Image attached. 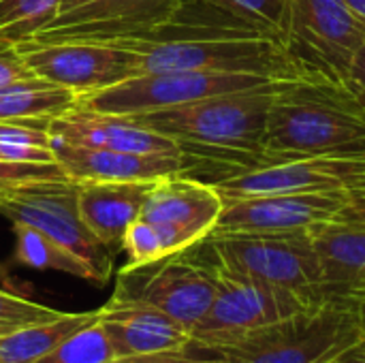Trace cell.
<instances>
[{
  "label": "cell",
  "instance_id": "1",
  "mask_svg": "<svg viewBox=\"0 0 365 363\" xmlns=\"http://www.w3.org/2000/svg\"><path fill=\"white\" fill-rule=\"evenodd\" d=\"M299 79L321 77H284L252 90L130 116V120L178 141L195 178L220 173L216 180L220 182L267 165L261 139L269 109L276 98Z\"/></svg>",
  "mask_w": 365,
  "mask_h": 363
},
{
  "label": "cell",
  "instance_id": "2",
  "mask_svg": "<svg viewBox=\"0 0 365 363\" xmlns=\"http://www.w3.org/2000/svg\"><path fill=\"white\" fill-rule=\"evenodd\" d=\"M261 150L272 165L365 150V107L355 88L331 79L295 81L272 105Z\"/></svg>",
  "mask_w": 365,
  "mask_h": 363
},
{
  "label": "cell",
  "instance_id": "3",
  "mask_svg": "<svg viewBox=\"0 0 365 363\" xmlns=\"http://www.w3.org/2000/svg\"><path fill=\"white\" fill-rule=\"evenodd\" d=\"M364 304L349 293H327L319 304L218 349L222 363H329L359 347Z\"/></svg>",
  "mask_w": 365,
  "mask_h": 363
},
{
  "label": "cell",
  "instance_id": "4",
  "mask_svg": "<svg viewBox=\"0 0 365 363\" xmlns=\"http://www.w3.org/2000/svg\"><path fill=\"white\" fill-rule=\"evenodd\" d=\"M190 250L205 265H210L216 276V297L212 302V308L190 334L192 340L205 347H229L252 332H259L319 304L329 293H306L259 282L207 261L203 255L197 252L195 246H190Z\"/></svg>",
  "mask_w": 365,
  "mask_h": 363
},
{
  "label": "cell",
  "instance_id": "5",
  "mask_svg": "<svg viewBox=\"0 0 365 363\" xmlns=\"http://www.w3.org/2000/svg\"><path fill=\"white\" fill-rule=\"evenodd\" d=\"M207 261L276 287L306 293L325 291L323 267L308 229L276 233H210L195 244Z\"/></svg>",
  "mask_w": 365,
  "mask_h": 363
},
{
  "label": "cell",
  "instance_id": "6",
  "mask_svg": "<svg viewBox=\"0 0 365 363\" xmlns=\"http://www.w3.org/2000/svg\"><path fill=\"white\" fill-rule=\"evenodd\" d=\"M282 75L250 71H178V73H143L115 86L96 90L79 98V107L105 116H139L148 111L188 105L195 101L252 90Z\"/></svg>",
  "mask_w": 365,
  "mask_h": 363
},
{
  "label": "cell",
  "instance_id": "7",
  "mask_svg": "<svg viewBox=\"0 0 365 363\" xmlns=\"http://www.w3.org/2000/svg\"><path fill=\"white\" fill-rule=\"evenodd\" d=\"M111 297L154 308L192 334L212 308L216 276L188 248L145 265H124Z\"/></svg>",
  "mask_w": 365,
  "mask_h": 363
},
{
  "label": "cell",
  "instance_id": "8",
  "mask_svg": "<svg viewBox=\"0 0 365 363\" xmlns=\"http://www.w3.org/2000/svg\"><path fill=\"white\" fill-rule=\"evenodd\" d=\"M182 0H60L56 15L26 43H98L143 39L171 21Z\"/></svg>",
  "mask_w": 365,
  "mask_h": 363
},
{
  "label": "cell",
  "instance_id": "9",
  "mask_svg": "<svg viewBox=\"0 0 365 363\" xmlns=\"http://www.w3.org/2000/svg\"><path fill=\"white\" fill-rule=\"evenodd\" d=\"M0 214L11 225H30L77 257H81L105 285L113 272V255L83 225L77 208V184L71 180L41 182L13 190L0 199Z\"/></svg>",
  "mask_w": 365,
  "mask_h": 363
},
{
  "label": "cell",
  "instance_id": "10",
  "mask_svg": "<svg viewBox=\"0 0 365 363\" xmlns=\"http://www.w3.org/2000/svg\"><path fill=\"white\" fill-rule=\"evenodd\" d=\"M364 43L365 21L344 0H291L287 47L306 73L349 83L351 58Z\"/></svg>",
  "mask_w": 365,
  "mask_h": 363
},
{
  "label": "cell",
  "instance_id": "11",
  "mask_svg": "<svg viewBox=\"0 0 365 363\" xmlns=\"http://www.w3.org/2000/svg\"><path fill=\"white\" fill-rule=\"evenodd\" d=\"M225 203L278 193H351L365 188V150L291 158L212 184Z\"/></svg>",
  "mask_w": 365,
  "mask_h": 363
},
{
  "label": "cell",
  "instance_id": "12",
  "mask_svg": "<svg viewBox=\"0 0 365 363\" xmlns=\"http://www.w3.org/2000/svg\"><path fill=\"white\" fill-rule=\"evenodd\" d=\"M32 75L71 88L81 96L139 75L137 53L98 43H19L15 45Z\"/></svg>",
  "mask_w": 365,
  "mask_h": 363
},
{
  "label": "cell",
  "instance_id": "13",
  "mask_svg": "<svg viewBox=\"0 0 365 363\" xmlns=\"http://www.w3.org/2000/svg\"><path fill=\"white\" fill-rule=\"evenodd\" d=\"M220 212L222 199L212 184L188 175H169L148 186L139 218L158 229L167 255H178L205 240Z\"/></svg>",
  "mask_w": 365,
  "mask_h": 363
},
{
  "label": "cell",
  "instance_id": "14",
  "mask_svg": "<svg viewBox=\"0 0 365 363\" xmlns=\"http://www.w3.org/2000/svg\"><path fill=\"white\" fill-rule=\"evenodd\" d=\"M349 193H278L237 199L222 205L212 233H276L297 231L334 220Z\"/></svg>",
  "mask_w": 365,
  "mask_h": 363
},
{
  "label": "cell",
  "instance_id": "15",
  "mask_svg": "<svg viewBox=\"0 0 365 363\" xmlns=\"http://www.w3.org/2000/svg\"><path fill=\"white\" fill-rule=\"evenodd\" d=\"M53 160L75 182H143L152 184L169 175L186 173L184 154H130L51 139Z\"/></svg>",
  "mask_w": 365,
  "mask_h": 363
},
{
  "label": "cell",
  "instance_id": "16",
  "mask_svg": "<svg viewBox=\"0 0 365 363\" xmlns=\"http://www.w3.org/2000/svg\"><path fill=\"white\" fill-rule=\"evenodd\" d=\"M51 139L115 150V152H130V154H182L178 141L156 131H150L130 118L122 116H105L81 109L79 105L49 122Z\"/></svg>",
  "mask_w": 365,
  "mask_h": 363
},
{
  "label": "cell",
  "instance_id": "17",
  "mask_svg": "<svg viewBox=\"0 0 365 363\" xmlns=\"http://www.w3.org/2000/svg\"><path fill=\"white\" fill-rule=\"evenodd\" d=\"M98 321L109 336L115 357L173 351L192 340L190 334L167 315L113 297L98 308Z\"/></svg>",
  "mask_w": 365,
  "mask_h": 363
},
{
  "label": "cell",
  "instance_id": "18",
  "mask_svg": "<svg viewBox=\"0 0 365 363\" xmlns=\"http://www.w3.org/2000/svg\"><path fill=\"white\" fill-rule=\"evenodd\" d=\"M150 184L83 182L77 184V208L83 225L111 252L120 248L126 229L141 216Z\"/></svg>",
  "mask_w": 365,
  "mask_h": 363
},
{
  "label": "cell",
  "instance_id": "19",
  "mask_svg": "<svg viewBox=\"0 0 365 363\" xmlns=\"http://www.w3.org/2000/svg\"><path fill=\"white\" fill-rule=\"evenodd\" d=\"M323 267L325 291L355 293L365 289V223L325 220L308 227Z\"/></svg>",
  "mask_w": 365,
  "mask_h": 363
},
{
  "label": "cell",
  "instance_id": "20",
  "mask_svg": "<svg viewBox=\"0 0 365 363\" xmlns=\"http://www.w3.org/2000/svg\"><path fill=\"white\" fill-rule=\"evenodd\" d=\"M77 105L79 94L75 90L36 75L0 86V122L49 124L51 120L73 111Z\"/></svg>",
  "mask_w": 365,
  "mask_h": 363
},
{
  "label": "cell",
  "instance_id": "21",
  "mask_svg": "<svg viewBox=\"0 0 365 363\" xmlns=\"http://www.w3.org/2000/svg\"><path fill=\"white\" fill-rule=\"evenodd\" d=\"M98 310L90 312H62L56 319L15 327L0 334V363H36L64 338L96 319Z\"/></svg>",
  "mask_w": 365,
  "mask_h": 363
},
{
  "label": "cell",
  "instance_id": "22",
  "mask_svg": "<svg viewBox=\"0 0 365 363\" xmlns=\"http://www.w3.org/2000/svg\"><path fill=\"white\" fill-rule=\"evenodd\" d=\"M15 233V252L13 261L30 267V270H41V272H60L73 278L90 280L98 285L96 272L75 252L45 235L43 231L30 227V225H13Z\"/></svg>",
  "mask_w": 365,
  "mask_h": 363
},
{
  "label": "cell",
  "instance_id": "23",
  "mask_svg": "<svg viewBox=\"0 0 365 363\" xmlns=\"http://www.w3.org/2000/svg\"><path fill=\"white\" fill-rule=\"evenodd\" d=\"M111 359H115V353L96 312V319L64 338L36 363H109Z\"/></svg>",
  "mask_w": 365,
  "mask_h": 363
},
{
  "label": "cell",
  "instance_id": "24",
  "mask_svg": "<svg viewBox=\"0 0 365 363\" xmlns=\"http://www.w3.org/2000/svg\"><path fill=\"white\" fill-rule=\"evenodd\" d=\"M58 6L60 0H0V41L26 43L56 15Z\"/></svg>",
  "mask_w": 365,
  "mask_h": 363
},
{
  "label": "cell",
  "instance_id": "25",
  "mask_svg": "<svg viewBox=\"0 0 365 363\" xmlns=\"http://www.w3.org/2000/svg\"><path fill=\"white\" fill-rule=\"evenodd\" d=\"M120 250L126 255V265H145L169 257L158 229L143 218H137L126 229Z\"/></svg>",
  "mask_w": 365,
  "mask_h": 363
},
{
  "label": "cell",
  "instance_id": "26",
  "mask_svg": "<svg viewBox=\"0 0 365 363\" xmlns=\"http://www.w3.org/2000/svg\"><path fill=\"white\" fill-rule=\"evenodd\" d=\"M56 180H68L58 163H11L0 158V199L17 188Z\"/></svg>",
  "mask_w": 365,
  "mask_h": 363
},
{
  "label": "cell",
  "instance_id": "27",
  "mask_svg": "<svg viewBox=\"0 0 365 363\" xmlns=\"http://www.w3.org/2000/svg\"><path fill=\"white\" fill-rule=\"evenodd\" d=\"M60 315H62L60 310H53L49 306L36 304L32 300H26L21 295L0 289V332H4V334L15 327L56 319Z\"/></svg>",
  "mask_w": 365,
  "mask_h": 363
},
{
  "label": "cell",
  "instance_id": "28",
  "mask_svg": "<svg viewBox=\"0 0 365 363\" xmlns=\"http://www.w3.org/2000/svg\"><path fill=\"white\" fill-rule=\"evenodd\" d=\"M26 77H32V73L24 64L17 47L0 41V86L13 83V81L26 79Z\"/></svg>",
  "mask_w": 365,
  "mask_h": 363
},
{
  "label": "cell",
  "instance_id": "29",
  "mask_svg": "<svg viewBox=\"0 0 365 363\" xmlns=\"http://www.w3.org/2000/svg\"><path fill=\"white\" fill-rule=\"evenodd\" d=\"M336 218L351 220V223H365V188H357L349 193L346 203Z\"/></svg>",
  "mask_w": 365,
  "mask_h": 363
},
{
  "label": "cell",
  "instance_id": "30",
  "mask_svg": "<svg viewBox=\"0 0 365 363\" xmlns=\"http://www.w3.org/2000/svg\"><path fill=\"white\" fill-rule=\"evenodd\" d=\"M346 77H349V83L355 90H365V43L355 51V56L351 58Z\"/></svg>",
  "mask_w": 365,
  "mask_h": 363
},
{
  "label": "cell",
  "instance_id": "31",
  "mask_svg": "<svg viewBox=\"0 0 365 363\" xmlns=\"http://www.w3.org/2000/svg\"><path fill=\"white\" fill-rule=\"evenodd\" d=\"M329 363H365V355H361L357 349H353V351L342 353L340 357H336L334 362H329Z\"/></svg>",
  "mask_w": 365,
  "mask_h": 363
},
{
  "label": "cell",
  "instance_id": "32",
  "mask_svg": "<svg viewBox=\"0 0 365 363\" xmlns=\"http://www.w3.org/2000/svg\"><path fill=\"white\" fill-rule=\"evenodd\" d=\"M351 9H353V13L359 17V19H364L365 21V0H344Z\"/></svg>",
  "mask_w": 365,
  "mask_h": 363
},
{
  "label": "cell",
  "instance_id": "33",
  "mask_svg": "<svg viewBox=\"0 0 365 363\" xmlns=\"http://www.w3.org/2000/svg\"><path fill=\"white\" fill-rule=\"evenodd\" d=\"M353 297H357V300H361V302H365V289H361V291H355V293H351Z\"/></svg>",
  "mask_w": 365,
  "mask_h": 363
},
{
  "label": "cell",
  "instance_id": "34",
  "mask_svg": "<svg viewBox=\"0 0 365 363\" xmlns=\"http://www.w3.org/2000/svg\"><path fill=\"white\" fill-rule=\"evenodd\" d=\"M361 302V300H359ZM361 304H365V302H361ZM364 310H365V306H364ZM357 351L361 353V355H365V336H364V340L359 342V347H357Z\"/></svg>",
  "mask_w": 365,
  "mask_h": 363
},
{
  "label": "cell",
  "instance_id": "35",
  "mask_svg": "<svg viewBox=\"0 0 365 363\" xmlns=\"http://www.w3.org/2000/svg\"><path fill=\"white\" fill-rule=\"evenodd\" d=\"M0 334H4V332H0Z\"/></svg>",
  "mask_w": 365,
  "mask_h": 363
}]
</instances>
